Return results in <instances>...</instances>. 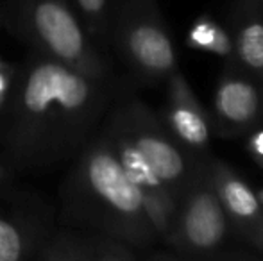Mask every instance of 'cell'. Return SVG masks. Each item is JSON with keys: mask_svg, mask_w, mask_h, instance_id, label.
<instances>
[{"mask_svg": "<svg viewBox=\"0 0 263 261\" xmlns=\"http://www.w3.org/2000/svg\"><path fill=\"white\" fill-rule=\"evenodd\" d=\"M106 109V81L31 52L0 116V157L16 175L72 161Z\"/></svg>", "mask_w": 263, "mask_h": 261, "instance_id": "cell-1", "label": "cell"}, {"mask_svg": "<svg viewBox=\"0 0 263 261\" xmlns=\"http://www.w3.org/2000/svg\"><path fill=\"white\" fill-rule=\"evenodd\" d=\"M59 188L58 226L124 242L153 231L143 197L118 159L106 129L95 131L73 157Z\"/></svg>", "mask_w": 263, "mask_h": 261, "instance_id": "cell-2", "label": "cell"}, {"mask_svg": "<svg viewBox=\"0 0 263 261\" xmlns=\"http://www.w3.org/2000/svg\"><path fill=\"white\" fill-rule=\"evenodd\" d=\"M0 20L31 52L52 57L95 79H107V63L70 0H4Z\"/></svg>", "mask_w": 263, "mask_h": 261, "instance_id": "cell-3", "label": "cell"}, {"mask_svg": "<svg viewBox=\"0 0 263 261\" xmlns=\"http://www.w3.org/2000/svg\"><path fill=\"white\" fill-rule=\"evenodd\" d=\"M55 226L54 209L40 195L16 183L0 190V261H34Z\"/></svg>", "mask_w": 263, "mask_h": 261, "instance_id": "cell-4", "label": "cell"}, {"mask_svg": "<svg viewBox=\"0 0 263 261\" xmlns=\"http://www.w3.org/2000/svg\"><path fill=\"white\" fill-rule=\"evenodd\" d=\"M34 261H133L118 240L99 233L55 226Z\"/></svg>", "mask_w": 263, "mask_h": 261, "instance_id": "cell-5", "label": "cell"}, {"mask_svg": "<svg viewBox=\"0 0 263 261\" xmlns=\"http://www.w3.org/2000/svg\"><path fill=\"white\" fill-rule=\"evenodd\" d=\"M120 47L135 68L147 75H161L172 70L174 49L166 34L156 24L131 20L120 29Z\"/></svg>", "mask_w": 263, "mask_h": 261, "instance_id": "cell-6", "label": "cell"}, {"mask_svg": "<svg viewBox=\"0 0 263 261\" xmlns=\"http://www.w3.org/2000/svg\"><path fill=\"white\" fill-rule=\"evenodd\" d=\"M226 216L213 193H197L183 215V236L197 249H211L224 238Z\"/></svg>", "mask_w": 263, "mask_h": 261, "instance_id": "cell-7", "label": "cell"}, {"mask_svg": "<svg viewBox=\"0 0 263 261\" xmlns=\"http://www.w3.org/2000/svg\"><path fill=\"white\" fill-rule=\"evenodd\" d=\"M217 111L226 120L243 124L254 116L258 109L256 90L243 81H226L217 91Z\"/></svg>", "mask_w": 263, "mask_h": 261, "instance_id": "cell-8", "label": "cell"}, {"mask_svg": "<svg viewBox=\"0 0 263 261\" xmlns=\"http://www.w3.org/2000/svg\"><path fill=\"white\" fill-rule=\"evenodd\" d=\"M168 120L172 129L179 134V138L190 145H204L208 142L210 134L204 118L195 109L188 108L179 97H177L174 108L170 109Z\"/></svg>", "mask_w": 263, "mask_h": 261, "instance_id": "cell-9", "label": "cell"}, {"mask_svg": "<svg viewBox=\"0 0 263 261\" xmlns=\"http://www.w3.org/2000/svg\"><path fill=\"white\" fill-rule=\"evenodd\" d=\"M220 197L226 208L238 218H253L260 211V200L256 193L240 179H226L220 185Z\"/></svg>", "mask_w": 263, "mask_h": 261, "instance_id": "cell-10", "label": "cell"}, {"mask_svg": "<svg viewBox=\"0 0 263 261\" xmlns=\"http://www.w3.org/2000/svg\"><path fill=\"white\" fill-rule=\"evenodd\" d=\"M73 4H76V13L84 31L95 43L104 34L107 0H73Z\"/></svg>", "mask_w": 263, "mask_h": 261, "instance_id": "cell-11", "label": "cell"}, {"mask_svg": "<svg viewBox=\"0 0 263 261\" xmlns=\"http://www.w3.org/2000/svg\"><path fill=\"white\" fill-rule=\"evenodd\" d=\"M240 56L253 68H263V25L253 24L240 36Z\"/></svg>", "mask_w": 263, "mask_h": 261, "instance_id": "cell-12", "label": "cell"}, {"mask_svg": "<svg viewBox=\"0 0 263 261\" xmlns=\"http://www.w3.org/2000/svg\"><path fill=\"white\" fill-rule=\"evenodd\" d=\"M192 42L195 45L202 47V49H210L215 50V52H229V43L224 32H220L215 25L208 24V22H201V24L195 25L194 31H192Z\"/></svg>", "mask_w": 263, "mask_h": 261, "instance_id": "cell-13", "label": "cell"}, {"mask_svg": "<svg viewBox=\"0 0 263 261\" xmlns=\"http://www.w3.org/2000/svg\"><path fill=\"white\" fill-rule=\"evenodd\" d=\"M16 72H18V65L11 63V61L4 59L0 56V116H2L7 101L11 97L14 81H16Z\"/></svg>", "mask_w": 263, "mask_h": 261, "instance_id": "cell-14", "label": "cell"}, {"mask_svg": "<svg viewBox=\"0 0 263 261\" xmlns=\"http://www.w3.org/2000/svg\"><path fill=\"white\" fill-rule=\"evenodd\" d=\"M13 183H16V174H14V172L6 165V161L0 157V190L13 185Z\"/></svg>", "mask_w": 263, "mask_h": 261, "instance_id": "cell-15", "label": "cell"}, {"mask_svg": "<svg viewBox=\"0 0 263 261\" xmlns=\"http://www.w3.org/2000/svg\"><path fill=\"white\" fill-rule=\"evenodd\" d=\"M253 147H254V150H256L258 154H261V156H263V132H258V136L254 138V142H253Z\"/></svg>", "mask_w": 263, "mask_h": 261, "instance_id": "cell-16", "label": "cell"}]
</instances>
